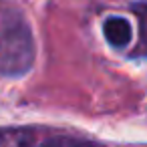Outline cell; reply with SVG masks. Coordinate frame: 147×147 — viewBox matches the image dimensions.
I'll return each instance as SVG.
<instances>
[{"label": "cell", "mask_w": 147, "mask_h": 147, "mask_svg": "<svg viewBox=\"0 0 147 147\" xmlns=\"http://www.w3.org/2000/svg\"><path fill=\"white\" fill-rule=\"evenodd\" d=\"M34 133L28 129H2L0 147H34Z\"/></svg>", "instance_id": "7a4b0ae2"}, {"label": "cell", "mask_w": 147, "mask_h": 147, "mask_svg": "<svg viewBox=\"0 0 147 147\" xmlns=\"http://www.w3.org/2000/svg\"><path fill=\"white\" fill-rule=\"evenodd\" d=\"M103 34L113 49H125L131 40V24L121 16H109L103 22Z\"/></svg>", "instance_id": "6da1fadb"}, {"label": "cell", "mask_w": 147, "mask_h": 147, "mask_svg": "<svg viewBox=\"0 0 147 147\" xmlns=\"http://www.w3.org/2000/svg\"><path fill=\"white\" fill-rule=\"evenodd\" d=\"M137 18H139V42L135 47L137 57H147V2H139L133 6Z\"/></svg>", "instance_id": "3957f363"}, {"label": "cell", "mask_w": 147, "mask_h": 147, "mask_svg": "<svg viewBox=\"0 0 147 147\" xmlns=\"http://www.w3.org/2000/svg\"><path fill=\"white\" fill-rule=\"evenodd\" d=\"M40 147H95L91 141L81 139V137H71V135H55L49 137Z\"/></svg>", "instance_id": "277c9868"}]
</instances>
